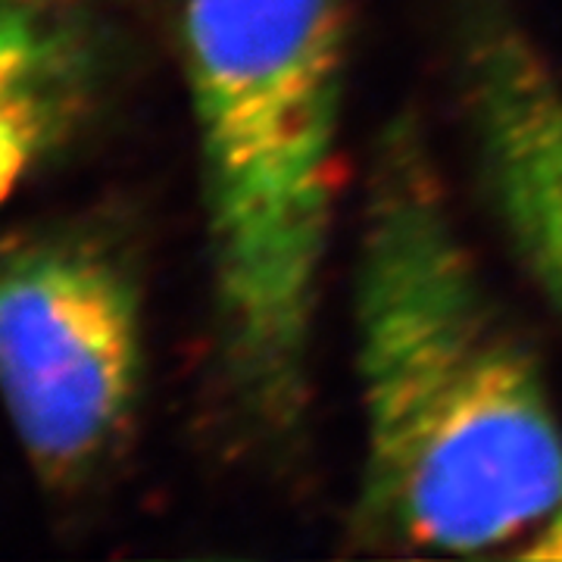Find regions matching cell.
<instances>
[{"instance_id": "cell-3", "label": "cell", "mask_w": 562, "mask_h": 562, "mask_svg": "<svg viewBox=\"0 0 562 562\" xmlns=\"http://www.w3.org/2000/svg\"><path fill=\"white\" fill-rule=\"evenodd\" d=\"M144 382L135 269L79 228L0 244V401L25 460L54 491L103 472Z\"/></svg>"}, {"instance_id": "cell-4", "label": "cell", "mask_w": 562, "mask_h": 562, "mask_svg": "<svg viewBox=\"0 0 562 562\" xmlns=\"http://www.w3.org/2000/svg\"><path fill=\"white\" fill-rule=\"evenodd\" d=\"M457 88L494 220L562 313V79L509 0H462Z\"/></svg>"}, {"instance_id": "cell-5", "label": "cell", "mask_w": 562, "mask_h": 562, "mask_svg": "<svg viewBox=\"0 0 562 562\" xmlns=\"http://www.w3.org/2000/svg\"><path fill=\"white\" fill-rule=\"evenodd\" d=\"M85 13L0 3V203L91 106L101 57Z\"/></svg>"}, {"instance_id": "cell-7", "label": "cell", "mask_w": 562, "mask_h": 562, "mask_svg": "<svg viewBox=\"0 0 562 562\" xmlns=\"http://www.w3.org/2000/svg\"><path fill=\"white\" fill-rule=\"evenodd\" d=\"M0 3H32V7H76V10H88L94 0H0Z\"/></svg>"}, {"instance_id": "cell-1", "label": "cell", "mask_w": 562, "mask_h": 562, "mask_svg": "<svg viewBox=\"0 0 562 562\" xmlns=\"http://www.w3.org/2000/svg\"><path fill=\"white\" fill-rule=\"evenodd\" d=\"M357 538L516 553L562 503V422L541 360L487 288L416 113L372 147L357 284Z\"/></svg>"}, {"instance_id": "cell-2", "label": "cell", "mask_w": 562, "mask_h": 562, "mask_svg": "<svg viewBox=\"0 0 562 562\" xmlns=\"http://www.w3.org/2000/svg\"><path fill=\"white\" fill-rule=\"evenodd\" d=\"M347 44V0H184L213 369L244 438L272 450L313 403Z\"/></svg>"}, {"instance_id": "cell-6", "label": "cell", "mask_w": 562, "mask_h": 562, "mask_svg": "<svg viewBox=\"0 0 562 562\" xmlns=\"http://www.w3.org/2000/svg\"><path fill=\"white\" fill-rule=\"evenodd\" d=\"M513 557H519V560H562V503L560 509Z\"/></svg>"}]
</instances>
